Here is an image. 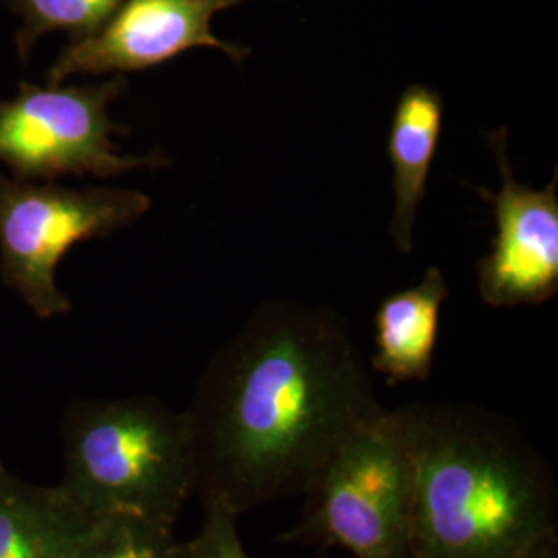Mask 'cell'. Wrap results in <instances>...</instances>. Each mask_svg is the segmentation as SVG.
Returning <instances> with one entry per match:
<instances>
[{"instance_id":"1","label":"cell","mask_w":558,"mask_h":558,"mask_svg":"<svg viewBox=\"0 0 558 558\" xmlns=\"http://www.w3.org/2000/svg\"><path fill=\"white\" fill-rule=\"evenodd\" d=\"M385 412L343 315L263 302L214 354L186 412L203 500L240 518L308 495L339 447Z\"/></svg>"},{"instance_id":"2","label":"cell","mask_w":558,"mask_h":558,"mask_svg":"<svg viewBox=\"0 0 558 558\" xmlns=\"http://www.w3.org/2000/svg\"><path fill=\"white\" fill-rule=\"evenodd\" d=\"M387 418L412 474L414 558H539L555 542V480L513 422L459 403Z\"/></svg>"},{"instance_id":"3","label":"cell","mask_w":558,"mask_h":558,"mask_svg":"<svg viewBox=\"0 0 558 558\" xmlns=\"http://www.w3.org/2000/svg\"><path fill=\"white\" fill-rule=\"evenodd\" d=\"M62 486L96 518L174 527L197 486L189 414L156 398L85 403L69 422Z\"/></svg>"},{"instance_id":"4","label":"cell","mask_w":558,"mask_h":558,"mask_svg":"<svg viewBox=\"0 0 558 558\" xmlns=\"http://www.w3.org/2000/svg\"><path fill=\"white\" fill-rule=\"evenodd\" d=\"M151 199L131 189H71L0 172V278L40 319L71 311L57 267L71 246L133 226Z\"/></svg>"},{"instance_id":"5","label":"cell","mask_w":558,"mask_h":558,"mask_svg":"<svg viewBox=\"0 0 558 558\" xmlns=\"http://www.w3.org/2000/svg\"><path fill=\"white\" fill-rule=\"evenodd\" d=\"M126 89L122 75L89 85L41 87L23 81L13 98H0V166L11 177L40 182L168 168L161 151L126 156L117 149L112 135L129 129L110 119L108 106Z\"/></svg>"},{"instance_id":"6","label":"cell","mask_w":558,"mask_h":558,"mask_svg":"<svg viewBox=\"0 0 558 558\" xmlns=\"http://www.w3.org/2000/svg\"><path fill=\"white\" fill-rule=\"evenodd\" d=\"M290 539L339 546L356 558H414L412 474L387 412L338 449Z\"/></svg>"},{"instance_id":"7","label":"cell","mask_w":558,"mask_h":558,"mask_svg":"<svg viewBox=\"0 0 558 558\" xmlns=\"http://www.w3.org/2000/svg\"><path fill=\"white\" fill-rule=\"evenodd\" d=\"M486 143L500 189L474 186L497 221L493 248L478 263L480 299L493 308L542 304L558 292V170L544 189H532L513 177L507 129L486 133Z\"/></svg>"},{"instance_id":"8","label":"cell","mask_w":558,"mask_h":558,"mask_svg":"<svg viewBox=\"0 0 558 558\" xmlns=\"http://www.w3.org/2000/svg\"><path fill=\"white\" fill-rule=\"evenodd\" d=\"M246 0H124L100 29L69 41L46 73L48 85L75 75H126L177 59L191 48L221 50L242 62L248 48L211 32L214 17Z\"/></svg>"},{"instance_id":"9","label":"cell","mask_w":558,"mask_h":558,"mask_svg":"<svg viewBox=\"0 0 558 558\" xmlns=\"http://www.w3.org/2000/svg\"><path fill=\"white\" fill-rule=\"evenodd\" d=\"M442 117V96L422 83L401 92L391 117L387 154L393 166V216L389 232L401 255H410L414 248V230L437 158Z\"/></svg>"},{"instance_id":"10","label":"cell","mask_w":558,"mask_h":558,"mask_svg":"<svg viewBox=\"0 0 558 558\" xmlns=\"http://www.w3.org/2000/svg\"><path fill=\"white\" fill-rule=\"evenodd\" d=\"M98 519L62 484L0 478V558H73Z\"/></svg>"},{"instance_id":"11","label":"cell","mask_w":558,"mask_h":558,"mask_svg":"<svg viewBox=\"0 0 558 558\" xmlns=\"http://www.w3.org/2000/svg\"><path fill=\"white\" fill-rule=\"evenodd\" d=\"M447 299V279L433 265L424 271L420 283L380 302L375 315L373 368L391 385L430 377L440 311Z\"/></svg>"},{"instance_id":"12","label":"cell","mask_w":558,"mask_h":558,"mask_svg":"<svg viewBox=\"0 0 558 558\" xmlns=\"http://www.w3.org/2000/svg\"><path fill=\"white\" fill-rule=\"evenodd\" d=\"M124 0H9V9L20 15L15 34L20 59H29L44 34L64 32L71 41L94 36Z\"/></svg>"},{"instance_id":"13","label":"cell","mask_w":558,"mask_h":558,"mask_svg":"<svg viewBox=\"0 0 558 558\" xmlns=\"http://www.w3.org/2000/svg\"><path fill=\"white\" fill-rule=\"evenodd\" d=\"M174 527L131 518H100L73 558H182Z\"/></svg>"},{"instance_id":"14","label":"cell","mask_w":558,"mask_h":558,"mask_svg":"<svg viewBox=\"0 0 558 558\" xmlns=\"http://www.w3.org/2000/svg\"><path fill=\"white\" fill-rule=\"evenodd\" d=\"M239 515L221 499H205L199 534L182 544V558H251L240 539Z\"/></svg>"},{"instance_id":"15","label":"cell","mask_w":558,"mask_h":558,"mask_svg":"<svg viewBox=\"0 0 558 558\" xmlns=\"http://www.w3.org/2000/svg\"><path fill=\"white\" fill-rule=\"evenodd\" d=\"M2 476H7V472H4V468H2V463H0V478H2Z\"/></svg>"}]
</instances>
